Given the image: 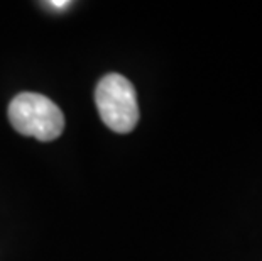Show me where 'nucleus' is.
<instances>
[{
	"instance_id": "1",
	"label": "nucleus",
	"mask_w": 262,
	"mask_h": 261,
	"mask_svg": "<svg viewBox=\"0 0 262 261\" xmlns=\"http://www.w3.org/2000/svg\"><path fill=\"white\" fill-rule=\"evenodd\" d=\"M9 121L14 129L39 141H54L63 134L64 115L53 101L41 93L24 92L9 105Z\"/></svg>"
},
{
	"instance_id": "3",
	"label": "nucleus",
	"mask_w": 262,
	"mask_h": 261,
	"mask_svg": "<svg viewBox=\"0 0 262 261\" xmlns=\"http://www.w3.org/2000/svg\"><path fill=\"white\" fill-rule=\"evenodd\" d=\"M71 2H66V0H59V2H56V0H53V2H46V5H51V7L54 9H66Z\"/></svg>"
},
{
	"instance_id": "2",
	"label": "nucleus",
	"mask_w": 262,
	"mask_h": 261,
	"mask_svg": "<svg viewBox=\"0 0 262 261\" xmlns=\"http://www.w3.org/2000/svg\"><path fill=\"white\" fill-rule=\"evenodd\" d=\"M98 114L103 124L120 134L130 132L139 122V105L134 85L119 73H108L95 90Z\"/></svg>"
}]
</instances>
